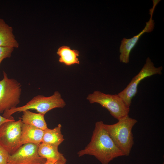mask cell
<instances>
[{
    "instance_id": "obj_1",
    "label": "cell",
    "mask_w": 164,
    "mask_h": 164,
    "mask_svg": "<svg viewBox=\"0 0 164 164\" xmlns=\"http://www.w3.org/2000/svg\"><path fill=\"white\" fill-rule=\"evenodd\" d=\"M77 155L79 157L94 156L102 164H108L114 159L125 156L109 135L102 121L96 123L91 141Z\"/></svg>"
},
{
    "instance_id": "obj_2",
    "label": "cell",
    "mask_w": 164,
    "mask_h": 164,
    "mask_svg": "<svg viewBox=\"0 0 164 164\" xmlns=\"http://www.w3.org/2000/svg\"><path fill=\"white\" fill-rule=\"evenodd\" d=\"M137 121L129 115L119 120L116 123L104 126L117 147L125 156L129 155L134 144L132 130Z\"/></svg>"
},
{
    "instance_id": "obj_3",
    "label": "cell",
    "mask_w": 164,
    "mask_h": 164,
    "mask_svg": "<svg viewBox=\"0 0 164 164\" xmlns=\"http://www.w3.org/2000/svg\"><path fill=\"white\" fill-rule=\"evenodd\" d=\"M65 105L66 103L60 93L58 91H56L53 95L49 97L41 95L36 96L25 105L5 111L2 116L9 119L12 117V115L15 113L30 109L36 110L39 113L45 115L52 109L63 108Z\"/></svg>"
},
{
    "instance_id": "obj_4",
    "label": "cell",
    "mask_w": 164,
    "mask_h": 164,
    "mask_svg": "<svg viewBox=\"0 0 164 164\" xmlns=\"http://www.w3.org/2000/svg\"><path fill=\"white\" fill-rule=\"evenodd\" d=\"M91 104L97 103L107 109L114 118L119 120L128 115L130 107L118 94H105L95 91L87 97Z\"/></svg>"
},
{
    "instance_id": "obj_5",
    "label": "cell",
    "mask_w": 164,
    "mask_h": 164,
    "mask_svg": "<svg viewBox=\"0 0 164 164\" xmlns=\"http://www.w3.org/2000/svg\"><path fill=\"white\" fill-rule=\"evenodd\" d=\"M0 80V114L14 108L19 104L22 92L21 84L14 78H9L3 71Z\"/></svg>"
},
{
    "instance_id": "obj_6",
    "label": "cell",
    "mask_w": 164,
    "mask_h": 164,
    "mask_svg": "<svg viewBox=\"0 0 164 164\" xmlns=\"http://www.w3.org/2000/svg\"><path fill=\"white\" fill-rule=\"evenodd\" d=\"M23 123L21 119L3 123L0 127V145L9 155L14 153L20 146Z\"/></svg>"
},
{
    "instance_id": "obj_7",
    "label": "cell",
    "mask_w": 164,
    "mask_h": 164,
    "mask_svg": "<svg viewBox=\"0 0 164 164\" xmlns=\"http://www.w3.org/2000/svg\"><path fill=\"white\" fill-rule=\"evenodd\" d=\"M162 68V66L155 67L150 59L148 57L145 63L139 73L132 78L126 88L118 93V95L127 105L130 107L132 98L137 92V87L140 81L154 75H161Z\"/></svg>"
},
{
    "instance_id": "obj_8",
    "label": "cell",
    "mask_w": 164,
    "mask_h": 164,
    "mask_svg": "<svg viewBox=\"0 0 164 164\" xmlns=\"http://www.w3.org/2000/svg\"><path fill=\"white\" fill-rule=\"evenodd\" d=\"M39 145L26 143L21 146L14 153L9 155L7 164H43L46 159L40 156Z\"/></svg>"
},
{
    "instance_id": "obj_9",
    "label": "cell",
    "mask_w": 164,
    "mask_h": 164,
    "mask_svg": "<svg viewBox=\"0 0 164 164\" xmlns=\"http://www.w3.org/2000/svg\"><path fill=\"white\" fill-rule=\"evenodd\" d=\"M152 1L153 7L149 10L150 18L149 20L146 23L144 29L139 34L131 38L127 39L124 38L121 41L119 48L120 62L125 63H128L130 53L137 43L140 37L145 32H150L153 30L155 23L154 20L152 19V17L156 6L160 1L155 0Z\"/></svg>"
},
{
    "instance_id": "obj_10",
    "label": "cell",
    "mask_w": 164,
    "mask_h": 164,
    "mask_svg": "<svg viewBox=\"0 0 164 164\" xmlns=\"http://www.w3.org/2000/svg\"><path fill=\"white\" fill-rule=\"evenodd\" d=\"M44 130L23 123L20 145L26 143L39 145L42 143Z\"/></svg>"
},
{
    "instance_id": "obj_11",
    "label": "cell",
    "mask_w": 164,
    "mask_h": 164,
    "mask_svg": "<svg viewBox=\"0 0 164 164\" xmlns=\"http://www.w3.org/2000/svg\"><path fill=\"white\" fill-rule=\"evenodd\" d=\"M19 44L15 39L13 29L0 18V47L18 48Z\"/></svg>"
},
{
    "instance_id": "obj_12",
    "label": "cell",
    "mask_w": 164,
    "mask_h": 164,
    "mask_svg": "<svg viewBox=\"0 0 164 164\" xmlns=\"http://www.w3.org/2000/svg\"><path fill=\"white\" fill-rule=\"evenodd\" d=\"M22 117L19 118L24 124L32 125L44 130L47 128L45 120L44 115L40 113H36L29 110L22 112Z\"/></svg>"
},
{
    "instance_id": "obj_13",
    "label": "cell",
    "mask_w": 164,
    "mask_h": 164,
    "mask_svg": "<svg viewBox=\"0 0 164 164\" xmlns=\"http://www.w3.org/2000/svg\"><path fill=\"white\" fill-rule=\"evenodd\" d=\"M56 53L59 56V61L66 66L80 63L78 58L79 52L77 50H71L70 47L63 46L58 49Z\"/></svg>"
},
{
    "instance_id": "obj_14",
    "label": "cell",
    "mask_w": 164,
    "mask_h": 164,
    "mask_svg": "<svg viewBox=\"0 0 164 164\" xmlns=\"http://www.w3.org/2000/svg\"><path fill=\"white\" fill-rule=\"evenodd\" d=\"M38 152L40 156L46 160L67 161L63 155L59 152L58 146L41 143L39 145Z\"/></svg>"
},
{
    "instance_id": "obj_15",
    "label": "cell",
    "mask_w": 164,
    "mask_h": 164,
    "mask_svg": "<svg viewBox=\"0 0 164 164\" xmlns=\"http://www.w3.org/2000/svg\"><path fill=\"white\" fill-rule=\"evenodd\" d=\"M61 126L59 124L53 129L47 128L44 130L42 143L58 146L64 140L61 132Z\"/></svg>"
},
{
    "instance_id": "obj_16",
    "label": "cell",
    "mask_w": 164,
    "mask_h": 164,
    "mask_svg": "<svg viewBox=\"0 0 164 164\" xmlns=\"http://www.w3.org/2000/svg\"><path fill=\"white\" fill-rule=\"evenodd\" d=\"M14 49L12 48L0 47V65L4 59L11 57Z\"/></svg>"
},
{
    "instance_id": "obj_17",
    "label": "cell",
    "mask_w": 164,
    "mask_h": 164,
    "mask_svg": "<svg viewBox=\"0 0 164 164\" xmlns=\"http://www.w3.org/2000/svg\"><path fill=\"white\" fill-rule=\"evenodd\" d=\"M9 155L8 152L0 145V164H7Z\"/></svg>"
},
{
    "instance_id": "obj_18",
    "label": "cell",
    "mask_w": 164,
    "mask_h": 164,
    "mask_svg": "<svg viewBox=\"0 0 164 164\" xmlns=\"http://www.w3.org/2000/svg\"><path fill=\"white\" fill-rule=\"evenodd\" d=\"M14 120L13 117L9 119H7L0 115V127L4 123Z\"/></svg>"
},
{
    "instance_id": "obj_19",
    "label": "cell",
    "mask_w": 164,
    "mask_h": 164,
    "mask_svg": "<svg viewBox=\"0 0 164 164\" xmlns=\"http://www.w3.org/2000/svg\"><path fill=\"white\" fill-rule=\"evenodd\" d=\"M57 161L53 159H46L45 162L43 164H56Z\"/></svg>"
},
{
    "instance_id": "obj_20",
    "label": "cell",
    "mask_w": 164,
    "mask_h": 164,
    "mask_svg": "<svg viewBox=\"0 0 164 164\" xmlns=\"http://www.w3.org/2000/svg\"><path fill=\"white\" fill-rule=\"evenodd\" d=\"M66 162L60 160H58L57 161L56 164H66Z\"/></svg>"
}]
</instances>
